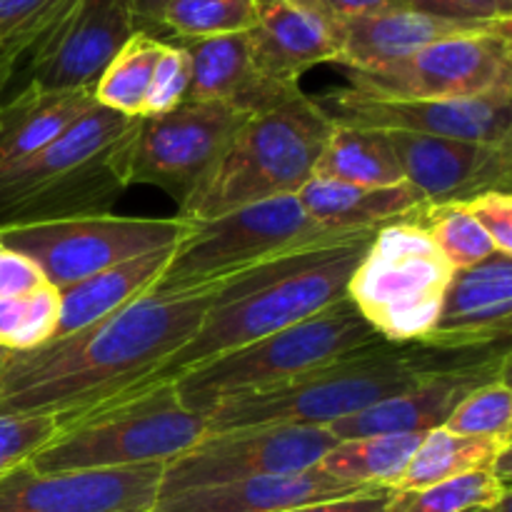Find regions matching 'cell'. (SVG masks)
Returning <instances> with one entry per match:
<instances>
[{"instance_id":"obj_1","label":"cell","mask_w":512,"mask_h":512,"mask_svg":"<svg viewBox=\"0 0 512 512\" xmlns=\"http://www.w3.org/2000/svg\"><path fill=\"white\" fill-rule=\"evenodd\" d=\"M233 278L148 293L40 348L0 350V418H55L63 425L138 390L193 338Z\"/></svg>"},{"instance_id":"obj_2","label":"cell","mask_w":512,"mask_h":512,"mask_svg":"<svg viewBox=\"0 0 512 512\" xmlns=\"http://www.w3.org/2000/svg\"><path fill=\"white\" fill-rule=\"evenodd\" d=\"M373 238L375 233H358L328 240L265 260L235 275L220 290L193 338L140 388L178 378L195 365L268 338L338 303L348 295L350 278Z\"/></svg>"},{"instance_id":"obj_3","label":"cell","mask_w":512,"mask_h":512,"mask_svg":"<svg viewBox=\"0 0 512 512\" xmlns=\"http://www.w3.org/2000/svg\"><path fill=\"white\" fill-rule=\"evenodd\" d=\"M478 350H435L418 343L393 345L380 340L318 365L283 385L223 400L203 415L208 420V433L273 423L330 428L405 393L428 375L463 363Z\"/></svg>"},{"instance_id":"obj_4","label":"cell","mask_w":512,"mask_h":512,"mask_svg":"<svg viewBox=\"0 0 512 512\" xmlns=\"http://www.w3.org/2000/svg\"><path fill=\"white\" fill-rule=\"evenodd\" d=\"M135 125L95 105L43 150L0 170V228L110 213L130 188Z\"/></svg>"},{"instance_id":"obj_5","label":"cell","mask_w":512,"mask_h":512,"mask_svg":"<svg viewBox=\"0 0 512 512\" xmlns=\"http://www.w3.org/2000/svg\"><path fill=\"white\" fill-rule=\"evenodd\" d=\"M330 130L333 123L303 90L278 108L250 115L178 218L203 223L243 205L298 195L313 178Z\"/></svg>"},{"instance_id":"obj_6","label":"cell","mask_w":512,"mask_h":512,"mask_svg":"<svg viewBox=\"0 0 512 512\" xmlns=\"http://www.w3.org/2000/svg\"><path fill=\"white\" fill-rule=\"evenodd\" d=\"M205 433V415L185 408L173 380H160L63 423L28 463L38 473L165 465Z\"/></svg>"},{"instance_id":"obj_7","label":"cell","mask_w":512,"mask_h":512,"mask_svg":"<svg viewBox=\"0 0 512 512\" xmlns=\"http://www.w3.org/2000/svg\"><path fill=\"white\" fill-rule=\"evenodd\" d=\"M380 335L345 295L278 333L218 355L173 378L185 408L208 413L218 403L275 388L345 353L380 343Z\"/></svg>"},{"instance_id":"obj_8","label":"cell","mask_w":512,"mask_h":512,"mask_svg":"<svg viewBox=\"0 0 512 512\" xmlns=\"http://www.w3.org/2000/svg\"><path fill=\"white\" fill-rule=\"evenodd\" d=\"M455 268L418 223L375 233L348 283V298L365 323L393 345L423 343L433 330Z\"/></svg>"},{"instance_id":"obj_9","label":"cell","mask_w":512,"mask_h":512,"mask_svg":"<svg viewBox=\"0 0 512 512\" xmlns=\"http://www.w3.org/2000/svg\"><path fill=\"white\" fill-rule=\"evenodd\" d=\"M338 238L348 235L328 233L315 225L298 195L243 205L218 218L190 223V233L175 245L173 258L153 293H173L213 283L265 260Z\"/></svg>"},{"instance_id":"obj_10","label":"cell","mask_w":512,"mask_h":512,"mask_svg":"<svg viewBox=\"0 0 512 512\" xmlns=\"http://www.w3.org/2000/svg\"><path fill=\"white\" fill-rule=\"evenodd\" d=\"M190 233L183 218L80 215L50 223L0 228V243L25 255L45 283L63 290L138 255L178 245Z\"/></svg>"},{"instance_id":"obj_11","label":"cell","mask_w":512,"mask_h":512,"mask_svg":"<svg viewBox=\"0 0 512 512\" xmlns=\"http://www.w3.org/2000/svg\"><path fill=\"white\" fill-rule=\"evenodd\" d=\"M358 93L395 100H458L512 93V23L453 35L373 70H345Z\"/></svg>"},{"instance_id":"obj_12","label":"cell","mask_w":512,"mask_h":512,"mask_svg":"<svg viewBox=\"0 0 512 512\" xmlns=\"http://www.w3.org/2000/svg\"><path fill=\"white\" fill-rule=\"evenodd\" d=\"M335 443L333 430L318 425L273 423L205 433L188 453L165 463L158 498L205 485L305 473L318 468Z\"/></svg>"},{"instance_id":"obj_13","label":"cell","mask_w":512,"mask_h":512,"mask_svg":"<svg viewBox=\"0 0 512 512\" xmlns=\"http://www.w3.org/2000/svg\"><path fill=\"white\" fill-rule=\"evenodd\" d=\"M245 120L248 115L228 105L200 100L138 118L128 160L130 185H155L175 198L180 210L210 178Z\"/></svg>"},{"instance_id":"obj_14","label":"cell","mask_w":512,"mask_h":512,"mask_svg":"<svg viewBox=\"0 0 512 512\" xmlns=\"http://www.w3.org/2000/svg\"><path fill=\"white\" fill-rule=\"evenodd\" d=\"M313 100L335 125L493 145L512 143V93L458 100H395L375 98L353 88H335L313 95Z\"/></svg>"},{"instance_id":"obj_15","label":"cell","mask_w":512,"mask_h":512,"mask_svg":"<svg viewBox=\"0 0 512 512\" xmlns=\"http://www.w3.org/2000/svg\"><path fill=\"white\" fill-rule=\"evenodd\" d=\"M135 33L130 0H70L30 50L28 83L43 90H93Z\"/></svg>"},{"instance_id":"obj_16","label":"cell","mask_w":512,"mask_h":512,"mask_svg":"<svg viewBox=\"0 0 512 512\" xmlns=\"http://www.w3.org/2000/svg\"><path fill=\"white\" fill-rule=\"evenodd\" d=\"M165 465L38 473L28 460L0 473V512H150Z\"/></svg>"},{"instance_id":"obj_17","label":"cell","mask_w":512,"mask_h":512,"mask_svg":"<svg viewBox=\"0 0 512 512\" xmlns=\"http://www.w3.org/2000/svg\"><path fill=\"white\" fill-rule=\"evenodd\" d=\"M510 375V343L478 350L463 363L428 375L405 393L363 410L355 418L330 425L338 440L368 438V435L430 433L445 428L450 415L473 390Z\"/></svg>"},{"instance_id":"obj_18","label":"cell","mask_w":512,"mask_h":512,"mask_svg":"<svg viewBox=\"0 0 512 512\" xmlns=\"http://www.w3.org/2000/svg\"><path fill=\"white\" fill-rule=\"evenodd\" d=\"M403 180L428 205H465L485 193H512V143L388 133Z\"/></svg>"},{"instance_id":"obj_19","label":"cell","mask_w":512,"mask_h":512,"mask_svg":"<svg viewBox=\"0 0 512 512\" xmlns=\"http://www.w3.org/2000/svg\"><path fill=\"white\" fill-rule=\"evenodd\" d=\"M512 255L495 253L470 268L455 270L438 320L420 345L435 350H478L510 343Z\"/></svg>"},{"instance_id":"obj_20","label":"cell","mask_w":512,"mask_h":512,"mask_svg":"<svg viewBox=\"0 0 512 512\" xmlns=\"http://www.w3.org/2000/svg\"><path fill=\"white\" fill-rule=\"evenodd\" d=\"M258 20L248 30L255 68L270 80L300 88V75L323 63H338L343 35L338 20L285 0H255Z\"/></svg>"},{"instance_id":"obj_21","label":"cell","mask_w":512,"mask_h":512,"mask_svg":"<svg viewBox=\"0 0 512 512\" xmlns=\"http://www.w3.org/2000/svg\"><path fill=\"white\" fill-rule=\"evenodd\" d=\"M365 485L348 483L325 470L313 468L293 475L235 480L223 485L190 488L183 493L163 495L150 512H285L325 500L365 493Z\"/></svg>"},{"instance_id":"obj_22","label":"cell","mask_w":512,"mask_h":512,"mask_svg":"<svg viewBox=\"0 0 512 512\" xmlns=\"http://www.w3.org/2000/svg\"><path fill=\"white\" fill-rule=\"evenodd\" d=\"M173 43L183 45L193 63L188 100L223 103L250 118L278 108L300 93V88L275 83L255 68L245 33L203 40H173Z\"/></svg>"},{"instance_id":"obj_23","label":"cell","mask_w":512,"mask_h":512,"mask_svg":"<svg viewBox=\"0 0 512 512\" xmlns=\"http://www.w3.org/2000/svg\"><path fill=\"white\" fill-rule=\"evenodd\" d=\"M510 23L512 20H505V23H453V20L433 18V15L408 8L343 20L340 23L343 48H340V58L335 65L345 70H373L408 58L438 40Z\"/></svg>"},{"instance_id":"obj_24","label":"cell","mask_w":512,"mask_h":512,"mask_svg":"<svg viewBox=\"0 0 512 512\" xmlns=\"http://www.w3.org/2000/svg\"><path fill=\"white\" fill-rule=\"evenodd\" d=\"M300 205L315 225L335 235L378 233L393 223H415L425 200L413 185L393 188H360L310 178L298 193Z\"/></svg>"},{"instance_id":"obj_25","label":"cell","mask_w":512,"mask_h":512,"mask_svg":"<svg viewBox=\"0 0 512 512\" xmlns=\"http://www.w3.org/2000/svg\"><path fill=\"white\" fill-rule=\"evenodd\" d=\"M173 250L175 245L138 255L60 290L58 328L50 340L78 333L108 315L120 313L143 295L153 293L155 283L173 258Z\"/></svg>"},{"instance_id":"obj_26","label":"cell","mask_w":512,"mask_h":512,"mask_svg":"<svg viewBox=\"0 0 512 512\" xmlns=\"http://www.w3.org/2000/svg\"><path fill=\"white\" fill-rule=\"evenodd\" d=\"M95 105L93 90H43L25 83L15 98L0 103V170L43 150Z\"/></svg>"},{"instance_id":"obj_27","label":"cell","mask_w":512,"mask_h":512,"mask_svg":"<svg viewBox=\"0 0 512 512\" xmlns=\"http://www.w3.org/2000/svg\"><path fill=\"white\" fill-rule=\"evenodd\" d=\"M313 178L360 188H393L405 183L398 155L385 130L335 123L315 163Z\"/></svg>"},{"instance_id":"obj_28","label":"cell","mask_w":512,"mask_h":512,"mask_svg":"<svg viewBox=\"0 0 512 512\" xmlns=\"http://www.w3.org/2000/svg\"><path fill=\"white\" fill-rule=\"evenodd\" d=\"M510 445L498 440L468 438V435L450 433L438 428L423 435L408 470L395 485V490L425 488V485L443 483V480L460 478V475L478 473V470H493L508 483L510 468Z\"/></svg>"},{"instance_id":"obj_29","label":"cell","mask_w":512,"mask_h":512,"mask_svg":"<svg viewBox=\"0 0 512 512\" xmlns=\"http://www.w3.org/2000/svg\"><path fill=\"white\" fill-rule=\"evenodd\" d=\"M425 433L368 435L338 440L318 468L365 488H395Z\"/></svg>"},{"instance_id":"obj_30","label":"cell","mask_w":512,"mask_h":512,"mask_svg":"<svg viewBox=\"0 0 512 512\" xmlns=\"http://www.w3.org/2000/svg\"><path fill=\"white\" fill-rule=\"evenodd\" d=\"M160 50H163V40L148 33H135L93 85L95 103L125 118H143L145 95H148Z\"/></svg>"},{"instance_id":"obj_31","label":"cell","mask_w":512,"mask_h":512,"mask_svg":"<svg viewBox=\"0 0 512 512\" xmlns=\"http://www.w3.org/2000/svg\"><path fill=\"white\" fill-rule=\"evenodd\" d=\"M505 498H510V485L493 470H478L425 488H390L385 512H473Z\"/></svg>"},{"instance_id":"obj_32","label":"cell","mask_w":512,"mask_h":512,"mask_svg":"<svg viewBox=\"0 0 512 512\" xmlns=\"http://www.w3.org/2000/svg\"><path fill=\"white\" fill-rule=\"evenodd\" d=\"M255 20V0H173L163 13V33L173 40L220 38L248 33Z\"/></svg>"},{"instance_id":"obj_33","label":"cell","mask_w":512,"mask_h":512,"mask_svg":"<svg viewBox=\"0 0 512 512\" xmlns=\"http://www.w3.org/2000/svg\"><path fill=\"white\" fill-rule=\"evenodd\" d=\"M60 290L50 283L0 298V350H33L58 328Z\"/></svg>"},{"instance_id":"obj_34","label":"cell","mask_w":512,"mask_h":512,"mask_svg":"<svg viewBox=\"0 0 512 512\" xmlns=\"http://www.w3.org/2000/svg\"><path fill=\"white\" fill-rule=\"evenodd\" d=\"M415 223L433 238V243L455 270L478 265L498 253L493 240L465 205H425Z\"/></svg>"},{"instance_id":"obj_35","label":"cell","mask_w":512,"mask_h":512,"mask_svg":"<svg viewBox=\"0 0 512 512\" xmlns=\"http://www.w3.org/2000/svg\"><path fill=\"white\" fill-rule=\"evenodd\" d=\"M445 430L468 438L498 440L512 443V390L510 380H495L473 390L463 403L455 408Z\"/></svg>"},{"instance_id":"obj_36","label":"cell","mask_w":512,"mask_h":512,"mask_svg":"<svg viewBox=\"0 0 512 512\" xmlns=\"http://www.w3.org/2000/svg\"><path fill=\"white\" fill-rule=\"evenodd\" d=\"M190 83H193V63L185 53L183 45L173 40H163V50L155 63L153 78H150L148 95H145L143 118L145 115L170 113L178 105L188 100Z\"/></svg>"},{"instance_id":"obj_37","label":"cell","mask_w":512,"mask_h":512,"mask_svg":"<svg viewBox=\"0 0 512 512\" xmlns=\"http://www.w3.org/2000/svg\"><path fill=\"white\" fill-rule=\"evenodd\" d=\"M58 428L55 418H0V473L38 453Z\"/></svg>"},{"instance_id":"obj_38","label":"cell","mask_w":512,"mask_h":512,"mask_svg":"<svg viewBox=\"0 0 512 512\" xmlns=\"http://www.w3.org/2000/svg\"><path fill=\"white\" fill-rule=\"evenodd\" d=\"M403 8L453 20V23H505L512 20V0H403Z\"/></svg>"},{"instance_id":"obj_39","label":"cell","mask_w":512,"mask_h":512,"mask_svg":"<svg viewBox=\"0 0 512 512\" xmlns=\"http://www.w3.org/2000/svg\"><path fill=\"white\" fill-rule=\"evenodd\" d=\"M498 253L512 255V193H485L465 203Z\"/></svg>"},{"instance_id":"obj_40","label":"cell","mask_w":512,"mask_h":512,"mask_svg":"<svg viewBox=\"0 0 512 512\" xmlns=\"http://www.w3.org/2000/svg\"><path fill=\"white\" fill-rule=\"evenodd\" d=\"M68 0H0V45L53 20Z\"/></svg>"},{"instance_id":"obj_41","label":"cell","mask_w":512,"mask_h":512,"mask_svg":"<svg viewBox=\"0 0 512 512\" xmlns=\"http://www.w3.org/2000/svg\"><path fill=\"white\" fill-rule=\"evenodd\" d=\"M43 283L45 278L40 275V270L25 255L15 253L8 245L0 243V298L25 293V290H33Z\"/></svg>"},{"instance_id":"obj_42","label":"cell","mask_w":512,"mask_h":512,"mask_svg":"<svg viewBox=\"0 0 512 512\" xmlns=\"http://www.w3.org/2000/svg\"><path fill=\"white\" fill-rule=\"evenodd\" d=\"M68 3H70V0H68ZM68 3H65V5H68ZM60 13H63V10H60ZM58 15H55V18H58ZM55 18L48 20V23L38 25V28L25 30V33L15 35L13 40H8V43H5V45H0V103H3L5 90H8L10 80H13L15 65H18V60L23 58V55L28 53V50H33V45L38 43L40 35H43L45 30H48L50 25L55 23Z\"/></svg>"},{"instance_id":"obj_43","label":"cell","mask_w":512,"mask_h":512,"mask_svg":"<svg viewBox=\"0 0 512 512\" xmlns=\"http://www.w3.org/2000/svg\"><path fill=\"white\" fill-rule=\"evenodd\" d=\"M390 488H375L365 490V493L348 495V498L325 500V503L303 505V508L285 510V512H385L388 505Z\"/></svg>"},{"instance_id":"obj_44","label":"cell","mask_w":512,"mask_h":512,"mask_svg":"<svg viewBox=\"0 0 512 512\" xmlns=\"http://www.w3.org/2000/svg\"><path fill=\"white\" fill-rule=\"evenodd\" d=\"M400 8H403V0H320V10L338 23Z\"/></svg>"},{"instance_id":"obj_45","label":"cell","mask_w":512,"mask_h":512,"mask_svg":"<svg viewBox=\"0 0 512 512\" xmlns=\"http://www.w3.org/2000/svg\"><path fill=\"white\" fill-rule=\"evenodd\" d=\"M170 3L173 0H130L135 30L160 38V33H163V13Z\"/></svg>"},{"instance_id":"obj_46","label":"cell","mask_w":512,"mask_h":512,"mask_svg":"<svg viewBox=\"0 0 512 512\" xmlns=\"http://www.w3.org/2000/svg\"><path fill=\"white\" fill-rule=\"evenodd\" d=\"M473 512H510V498L500 500L498 505H488V508H480V510H473Z\"/></svg>"},{"instance_id":"obj_47","label":"cell","mask_w":512,"mask_h":512,"mask_svg":"<svg viewBox=\"0 0 512 512\" xmlns=\"http://www.w3.org/2000/svg\"><path fill=\"white\" fill-rule=\"evenodd\" d=\"M285 3L303 5V8H310V10H320V0H285ZM320 13H323V10H320Z\"/></svg>"}]
</instances>
